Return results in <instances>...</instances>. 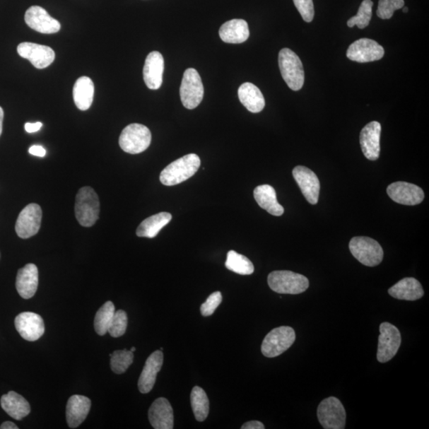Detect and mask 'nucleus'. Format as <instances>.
<instances>
[{
	"mask_svg": "<svg viewBox=\"0 0 429 429\" xmlns=\"http://www.w3.org/2000/svg\"><path fill=\"white\" fill-rule=\"evenodd\" d=\"M200 166L199 156L189 153L166 166L160 175V181L168 187L181 184L193 177Z\"/></svg>",
	"mask_w": 429,
	"mask_h": 429,
	"instance_id": "f257e3e1",
	"label": "nucleus"
},
{
	"mask_svg": "<svg viewBox=\"0 0 429 429\" xmlns=\"http://www.w3.org/2000/svg\"><path fill=\"white\" fill-rule=\"evenodd\" d=\"M75 214L81 226L90 228L99 219V196L91 187H83L76 196Z\"/></svg>",
	"mask_w": 429,
	"mask_h": 429,
	"instance_id": "f03ea898",
	"label": "nucleus"
},
{
	"mask_svg": "<svg viewBox=\"0 0 429 429\" xmlns=\"http://www.w3.org/2000/svg\"><path fill=\"white\" fill-rule=\"evenodd\" d=\"M281 76L293 91H299L305 82L303 64L299 57L290 49H281L278 55Z\"/></svg>",
	"mask_w": 429,
	"mask_h": 429,
	"instance_id": "7ed1b4c3",
	"label": "nucleus"
},
{
	"mask_svg": "<svg viewBox=\"0 0 429 429\" xmlns=\"http://www.w3.org/2000/svg\"><path fill=\"white\" fill-rule=\"evenodd\" d=\"M268 285L275 293L294 295L308 290L310 281L302 274L289 271H277L269 274Z\"/></svg>",
	"mask_w": 429,
	"mask_h": 429,
	"instance_id": "20e7f679",
	"label": "nucleus"
},
{
	"mask_svg": "<svg viewBox=\"0 0 429 429\" xmlns=\"http://www.w3.org/2000/svg\"><path fill=\"white\" fill-rule=\"evenodd\" d=\"M149 128L139 124L128 125L122 131L119 140L121 149L131 155H137L147 150L151 143Z\"/></svg>",
	"mask_w": 429,
	"mask_h": 429,
	"instance_id": "39448f33",
	"label": "nucleus"
},
{
	"mask_svg": "<svg viewBox=\"0 0 429 429\" xmlns=\"http://www.w3.org/2000/svg\"><path fill=\"white\" fill-rule=\"evenodd\" d=\"M349 249L352 255L364 266H376L383 259L384 253L381 245L369 237H354L350 241Z\"/></svg>",
	"mask_w": 429,
	"mask_h": 429,
	"instance_id": "423d86ee",
	"label": "nucleus"
},
{
	"mask_svg": "<svg viewBox=\"0 0 429 429\" xmlns=\"http://www.w3.org/2000/svg\"><path fill=\"white\" fill-rule=\"evenodd\" d=\"M296 333L291 327L281 326L271 331L261 343V353L267 358L283 354L295 342Z\"/></svg>",
	"mask_w": 429,
	"mask_h": 429,
	"instance_id": "0eeeda50",
	"label": "nucleus"
},
{
	"mask_svg": "<svg viewBox=\"0 0 429 429\" xmlns=\"http://www.w3.org/2000/svg\"><path fill=\"white\" fill-rule=\"evenodd\" d=\"M180 97L184 107L194 109L204 98V86L199 74L195 69L185 70L180 88Z\"/></svg>",
	"mask_w": 429,
	"mask_h": 429,
	"instance_id": "6e6552de",
	"label": "nucleus"
},
{
	"mask_svg": "<svg viewBox=\"0 0 429 429\" xmlns=\"http://www.w3.org/2000/svg\"><path fill=\"white\" fill-rule=\"evenodd\" d=\"M319 423L325 429H343L346 425V411L341 403L335 396L323 400L317 409Z\"/></svg>",
	"mask_w": 429,
	"mask_h": 429,
	"instance_id": "1a4fd4ad",
	"label": "nucleus"
},
{
	"mask_svg": "<svg viewBox=\"0 0 429 429\" xmlns=\"http://www.w3.org/2000/svg\"><path fill=\"white\" fill-rule=\"evenodd\" d=\"M380 331L377 360L380 363H384L392 360L398 353L401 343V336L399 329L388 322L381 324Z\"/></svg>",
	"mask_w": 429,
	"mask_h": 429,
	"instance_id": "9d476101",
	"label": "nucleus"
},
{
	"mask_svg": "<svg viewBox=\"0 0 429 429\" xmlns=\"http://www.w3.org/2000/svg\"><path fill=\"white\" fill-rule=\"evenodd\" d=\"M42 219V208L37 204H30L22 210L16 223V232L22 239H29L40 232Z\"/></svg>",
	"mask_w": 429,
	"mask_h": 429,
	"instance_id": "9b49d317",
	"label": "nucleus"
},
{
	"mask_svg": "<svg viewBox=\"0 0 429 429\" xmlns=\"http://www.w3.org/2000/svg\"><path fill=\"white\" fill-rule=\"evenodd\" d=\"M17 51L19 56L28 59L38 69L49 67L55 59L54 49L43 45L23 42L18 45Z\"/></svg>",
	"mask_w": 429,
	"mask_h": 429,
	"instance_id": "f8f14e48",
	"label": "nucleus"
},
{
	"mask_svg": "<svg viewBox=\"0 0 429 429\" xmlns=\"http://www.w3.org/2000/svg\"><path fill=\"white\" fill-rule=\"evenodd\" d=\"M385 50L379 43L369 38H361L352 43L347 51L348 59L358 63L379 61Z\"/></svg>",
	"mask_w": 429,
	"mask_h": 429,
	"instance_id": "ddd939ff",
	"label": "nucleus"
},
{
	"mask_svg": "<svg viewBox=\"0 0 429 429\" xmlns=\"http://www.w3.org/2000/svg\"><path fill=\"white\" fill-rule=\"evenodd\" d=\"M25 22L29 28L41 34H56L61 30V23L51 17L48 12L40 6H32L25 14Z\"/></svg>",
	"mask_w": 429,
	"mask_h": 429,
	"instance_id": "4468645a",
	"label": "nucleus"
},
{
	"mask_svg": "<svg viewBox=\"0 0 429 429\" xmlns=\"http://www.w3.org/2000/svg\"><path fill=\"white\" fill-rule=\"evenodd\" d=\"M387 194L394 202L409 206H417L425 198L424 191L418 185L404 182L389 184Z\"/></svg>",
	"mask_w": 429,
	"mask_h": 429,
	"instance_id": "2eb2a0df",
	"label": "nucleus"
},
{
	"mask_svg": "<svg viewBox=\"0 0 429 429\" xmlns=\"http://www.w3.org/2000/svg\"><path fill=\"white\" fill-rule=\"evenodd\" d=\"M15 325L19 335L30 342L37 341L45 332L43 319L35 312L20 313L16 317Z\"/></svg>",
	"mask_w": 429,
	"mask_h": 429,
	"instance_id": "dca6fc26",
	"label": "nucleus"
},
{
	"mask_svg": "<svg viewBox=\"0 0 429 429\" xmlns=\"http://www.w3.org/2000/svg\"><path fill=\"white\" fill-rule=\"evenodd\" d=\"M293 176L307 201L311 204H317L321 185L315 172L305 166L298 165L293 169Z\"/></svg>",
	"mask_w": 429,
	"mask_h": 429,
	"instance_id": "f3484780",
	"label": "nucleus"
},
{
	"mask_svg": "<svg viewBox=\"0 0 429 429\" xmlns=\"http://www.w3.org/2000/svg\"><path fill=\"white\" fill-rule=\"evenodd\" d=\"M382 127L379 122L373 121L363 128L360 133V145L365 157L376 161L380 155Z\"/></svg>",
	"mask_w": 429,
	"mask_h": 429,
	"instance_id": "a211bd4d",
	"label": "nucleus"
},
{
	"mask_svg": "<svg viewBox=\"0 0 429 429\" xmlns=\"http://www.w3.org/2000/svg\"><path fill=\"white\" fill-rule=\"evenodd\" d=\"M163 358L164 355L161 350L153 352L147 358L138 382L141 393L147 394L151 392L155 386L158 373L162 369Z\"/></svg>",
	"mask_w": 429,
	"mask_h": 429,
	"instance_id": "6ab92c4d",
	"label": "nucleus"
},
{
	"mask_svg": "<svg viewBox=\"0 0 429 429\" xmlns=\"http://www.w3.org/2000/svg\"><path fill=\"white\" fill-rule=\"evenodd\" d=\"M164 59L161 53L153 51L147 56L143 68V79L147 88L157 90L163 85Z\"/></svg>",
	"mask_w": 429,
	"mask_h": 429,
	"instance_id": "aec40b11",
	"label": "nucleus"
},
{
	"mask_svg": "<svg viewBox=\"0 0 429 429\" xmlns=\"http://www.w3.org/2000/svg\"><path fill=\"white\" fill-rule=\"evenodd\" d=\"M148 415L150 423L153 428H174V411L168 399L160 398L153 401Z\"/></svg>",
	"mask_w": 429,
	"mask_h": 429,
	"instance_id": "412c9836",
	"label": "nucleus"
},
{
	"mask_svg": "<svg viewBox=\"0 0 429 429\" xmlns=\"http://www.w3.org/2000/svg\"><path fill=\"white\" fill-rule=\"evenodd\" d=\"M92 406L91 400L83 395H74L66 406V420L69 428L79 427L85 421Z\"/></svg>",
	"mask_w": 429,
	"mask_h": 429,
	"instance_id": "4be33fe9",
	"label": "nucleus"
},
{
	"mask_svg": "<svg viewBox=\"0 0 429 429\" xmlns=\"http://www.w3.org/2000/svg\"><path fill=\"white\" fill-rule=\"evenodd\" d=\"M16 290L23 299L35 296L38 286V270L35 264H28L19 269L16 277Z\"/></svg>",
	"mask_w": 429,
	"mask_h": 429,
	"instance_id": "5701e85b",
	"label": "nucleus"
},
{
	"mask_svg": "<svg viewBox=\"0 0 429 429\" xmlns=\"http://www.w3.org/2000/svg\"><path fill=\"white\" fill-rule=\"evenodd\" d=\"M219 34L224 42L243 43L248 40L249 36L248 24L243 19H233L221 25Z\"/></svg>",
	"mask_w": 429,
	"mask_h": 429,
	"instance_id": "b1692460",
	"label": "nucleus"
},
{
	"mask_svg": "<svg viewBox=\"0 0 429 429\" xmlns=\"http://www.w3.org/2000/svg\"><path fill=\"white\" fill-rule=\"evenodd\" d=\"M254 196L259 206L275 216L284 213V208L277 200L276 192L270 184H262L254 190Z\"/></svg>",
	"mask_w": 429,
	"mask_h": 429,
	"instance_id": "393cba45",
	"label": "nucleus"
},
{
	"mask_svg": "<svg viewBox=\"0 0 429 429\" xmlns=\"http://www.w3.org/2000/svg\"><path fill=\"white\" fill-rule=\"evenodd\" d=\"M0 404H1L4 411L11 418L17 421L23 419L30 413L29 402L22 395L15 392H10L3 395L1 400H0Z\"/></svg>",
	"mask_w": 429,
	"mask_h": 429,
	"instance_id": "a878e982",
	"label": "nucleus"
},
{
	"mask_svg": "<svg viewBox=\"0 0 429 429\" xmlns=\"http://www.w3.org/2000/svg\"><path fill=\"white\" fill-rule=\"evenodd\" d=\"M388 293L396 299L405 300H417L425 294L421 284L413 278H403L390 288Z\"/></svg>",
	"mask_w": 429,
	"mask_h": 429,
	"instance_id": "bb28decb",
	"label": "nucleus"
},
{
	"mask_svg": "<svg viewBox=\"0 0 429 429\" xmlns=\"http://www.w3.org/2000/svg\"><path fill=\"white\" fill-rule=\"evenodd\" d=\"M240 100L249 112L252 113H259L264 110L265 107V99L260 89L252 84V83H245L238 90Z\"/></svg>",
	"mask_w": 429,
	"mask_h": 429,
	"instance_id": "cd10ccee",
	"label": "nucleus"
},
{
	"mask_svg": "<svg viewBox=\"0 0 429 429\" xmlns=\"http://www.w3.org/2000/svg\"><path fill=\"white\" fill-rule=\"evenodd\" d=\"M94 83L88 76H81L76 80L73 89L74 103L81 111H87L93 105Z\"/></svg>",
	"mask_w": 429,
	"mask_h": 429,
	"instance_id": "c85d7f7f",
	"label": "nucleus"
},
{
	"mask_svg": "<svg viewBox=\"0 0 429 429\" xmlns=\"http://www.w3.org/2000/svg\"><path fill=\"white\" fill-rule=\"evenodd\" d=\"M172 220V215L168 213H160L148 218H146L136 230V235L139 237H145V238H155L165 226Z\"/></svg>",
	"mask_w": 429,
	"mask_h": 429,
	"instance_id": "c756f323",
	"label": "nucleus"
},
{
	"mask_svg": "<svg viewBox=\"0 0 429 429\" xmlns=\"http://www.w3.org/2000/svg\"><path fill=\"white\" fill-rule=\"evenodd\" d=\"M191 406L198 421H204L207 419L209 413V400L204 390L195 387L191 392Z\"/></svg>",
	"mask_w": 429,
	"mask_h": 429,
	"instance_id": "7c9ffc66",
	"label": "nucleus"
},
{
	"mask_svg": "<svg viewBox=\"0 0 429 429\" xmlns=\"http://www.w3.org/2000/svg\"><path fill=\"white\" fill-rule=\"evenodd\" d=\"M225 266L228 270L241 275L252 274L254 271L252 261L235 251L228 253Z\"/></svg>",
	"mask_w": 429,
	"mask_h": 429,
	"instance_id": "2f4dec72",
	"label": "nucleus"
},
{
	"mask_svg": "<svg viewBox=\"0 0 429 429\" xmlns=\"http://www.w3.org/2000/svg\"><path fill=\"white\" fill-rule=\"evenodd\" d=\"M114 312V305L112 302H107L98 311L94 319V328L99 336H105L108 331Z\"/></svg>",
	"mask_w": 429,
	"mask_h": 429,
	"instance_id": "473e14b6",
	"label": "nucleus"
},
{
	"mask_svg": "<svg viewBox=\"0 0 429 429\" xmlns=\"http://www.w3.org/2000/svg\"><path fill=\"white\" fill-rule=\"evenodd\" d=\"M373 5L372 0H363L357 15L348 21V27L351 28L357 25L360 29L366 28L372 18Z\"/></svg>",
	"mask_w": 429,
	"mask_h": 429,
	"instance_id": "72a5a7b5",
	"label": "nucleus"
},
{
	"mask_svg": "<svg viewBox=\"0 0 429 429\" xmlns=\"http://www.w3.org/2000/svg\"><path fill=\"white\" fill-rule=\"evenodd\" d=\"M110 356L111 368L113 372L117 375L126 372L134 360L133 352L127 349L115 351Z\"/></svg>",
	"mask_w": 429,
	"mask_h": 429,
	"instance_id": "f704fd0d",
	"label": "nucleus"
},
{
	"mask_svg": "<svg viewBox=\"0 0 429 429\" xmlns=\"http://www.w3.org/2000/svg\"><path fill=\"white\" fill-rule=\"evenodd\" d=\"M127 315L124 310L114 312L108 333L114 338H118L125 334L127 328Z\"/></svg>",
	"mask_w": 429,
	"mask_h": 429,
	"instance_id": "c9c22d12",
	"label": "nucleus"
},
{
	"mask_svg": "<svg viewBox=\"0 0 429 429\" xmlns=\"http://www.w3.org/2000/svg\"><path fill=\"white\" fill-rule=\"evenodd\" d=\"M404 0H380L377 16L382 19H389L396 10L404 8Z\"/></svg>",
	"mask_w": 429,
	"mask_h": 429,
	"instance_id": "e433bc0d",
	"label": "nucleus"
},
{
	"mask_svg": "<svg viewBox=\"0 0 429 429\" xmlns=\"http://www.w3.org/2000/svg\"><path fill=\"white\" fill-rule=\"evenodd\" d=\"M223 300L221 292H214L208 298L206 302L201 306V312L203 317L212 316Z\"/></svg>",
	"mask_w": 429,
	"mask_h": 429,
	"instance_id": "4c0bfd02",
	"label": "nucleus"
},
{
	"mask_svg": "<svg viewBox=\"0 0 429 429\" xmlns=\"http://www.w3.org/2000/svg\"><path fill=\"white\" fill-rule=\"evenodd\" d=\"M293 3L300 16H302L304 21L311 23L315 14V5H313L312 0H293Z\"/></svg>",
	"mask_w": 429,
	"mask_h": 429,
	"instance_id": "58836bf2",
	"label": "nucleus"
},
{
	"mask_svg": "<svg viewBox=\"0 0 429 429\" xmlns=\"http://www.w3.org/2000/svg\"><path fill=\"white\" fill-rule=\"evenodd\" d=\"M29 153L32 155L40 158H43L47 155V151L45 150L44 147L37 145L32 146L29 149Z\"/></svg>",
	"mask_w": 429,
	"mask_h": 429,
	"instance_id": "ea45409f",
	"label": "nucleus"
},
{
	"mask_svg": "<svg viewBox=\"0 0 429 429\" xmlns=\"http://www.w3.org/2000/svg\"><path fill=\"white\" fill-rule=\"evenodd\" d=\"M242 429H264L265 425L259 421H248L241 427Z\"/></svg>",
	"mask_w": 429,
	"mask_h": 429,
	"instance_id": "a19ab883",
	"label": "nucleus"
},
{
	"mask_svg": "<svg viewBox=\"0 0 429 429\" xmlns=\"http://www.w3.org/2000/svg\"><path fill=\"white\" fill-rule=\"evenodd\" d=\"M42 124L41 122H37V123H27L25 124V130L28 133H35L41 129Z\"/></svg>",
	"mask_w": 429,
	"mask_h": 429,
	"instance_id": "79ce46f5",
	"label": "nucleus"
},
{
	"mask_svg": "<svg viewBox=\"0 0 429 429\" xmlns=\"http://www.w3.org/2000/svg\"><path fill=\"white\" fill-rule=\"evenodd\" d=\"M18 427L11 421H5L0 426V429H18Z\"/></svg>",
	"mask_w": 429,
	"mask_h": 429,
	"instance_id": "37998d69",
	"label": "nucleus"
},
{
	"mask_svg": "<svg viewBox=\"0 0 429 429\" xmlns=\"http://www.w3.org/2000/svg\"><path fill=\"white\" fill-rule=\"evenodd\" d=\"M4 117V112L3 108L0 107V136H1L3 131V122Z\"/></svg>",
	"mask_w": 429,
	"mask_h": 429,
	"instance_id": "c03bdc74",
	"label": "nucleus"
},
{
	"mask_svg": "<svg viewBox=\"0 0 429 429\" xmlns=\"http://www.w3.org/2000/svg\"><path fill=\"white\" fill-rule=\"evenodd\" d=\"M408 11H409V8H403V12L407 13Z\"/></svg>",
	"mask_w": 429,
	"mask_h": 429,
	"instance_id": "a18cd8bd",
	"label": "nucleus"
},
{
	"mask_svg": "<svg viewBox=\"0 0 429 429\" xmlns=\"http://www.w3.org/2000/svg\"><path fill=\"white\" fill-rule=\"evenodd\" d=\"M136 348H134V347H133V348L131 349V351L132 352L136 351Z\"/></svg>",
	"mask_w": 429,
	"mask_h": 429,
	"instance_id": "49530a36",
	"label": "nucleus"
}]
</instances>
